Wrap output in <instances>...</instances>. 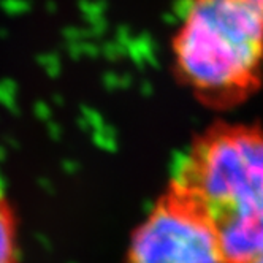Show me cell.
<instances>
[{
	"mask_svg": "<svg viewBox=\"0 0 263 263\" xmlns=\"http://www.w3.org/2000/svg\"><path fill=\"white\" fill-rule=\"evenodd\" d=\"M170 187L208 217L229 263L263 251V128L219 124L176 163Z\"/></svg>",
	"mask_w": 263,
	"mask_h": 263,
	"instance_id": "cell-1",
	"label": "cell"
},
{
	"mask_svg": "<svg viewBox=\"0 0 263 263\" xmlns=\"http://www.w3.org/2000/svg\"><path fill=\"white\" fill-rule=\"evenodd\" d=\"M181 83L211 108H230L260 87L263 11L249 0H185L173 42Z\"/></svg>",
	"mask_w": 263,
	"mask_h": 263,
	"instance_id": "cell-2",
	"label": "cell"
},
{
	"mask_svg": "<svg viewBox=\"0 0 263 263\" xmlns=\"http://www.w3.org/2000/svg\"><path fill=\"white\" fill-rule=\"evenodd\" d=\"M127 263H229V260L208 217L173 187H168L132 236Z\"/></svg>",
	"mask_w": 263,
	"mask_h": 263,
	"instance_id": "cell-3",
	"label": "cell"
},
{
	"mask_svg": "<svg viewBox=\"0 0 263 263\" xmlns=\"http://www.w3.org/2000/svg\"><path fill=\"white\" fill-rule=\"evenodd\" d=\"M20 223L11 200L0 182V263H21Z\"/></svg>",
	"mask_w": 263,
	"mask_h": 263,
	"instance_id": "cell-4",
	"label": "cell"
},
{
	"mask_svg": "<svg viewBox=\"0 0 263 263\" xmlns=\"http://www.w3.org/2000/svg\"><path fill=\"white\" fill-rule=\"evenodd\" d=\"M248 263H263V251H261V252H260L258 255H255V257H254L252 260H249Z\"/></svg>",
	"mask_w": 263,
	"mask_h": 263,
	"instance_id": "cell-5",
	"label": "cell"
},
{
	"mask_svg": "<svg viewBox=\"0 0 263 263\" xmlns=\"http://www.w3.org/2000/svg\"><path fill=\"white\" fill-rule=\"evenodd\" d=\"M249 2H251L254 7H257L260 11H263V0H249Z\"/></svg>",
	"mask_w": 263,
	"mask_h": 263,
	"instance_id": "cell-6",
	"label": "cell"
}]
</instances>
